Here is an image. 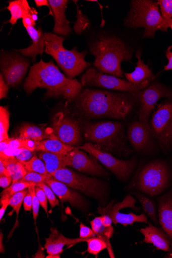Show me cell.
Masks as SVG:
<instances>
[{
	"label": "cell",
	"instance_id": "1",
	"mask_svg": "<svg viewBox=\"0 0 172 258\" xmlns=\"http://www.w3.org/2000/svg\"><path fill=\"white\" fill-rule=\"evenodd\" d=\"M133 93L86 88L75 100L76 107L85 119L110 118L123 120L134 106Z\"/></svg>",
	"mask_w": 172,
	"mask_h": 258
},
{
	"label": "cell",
	"instance_id": "2",
	"mask_svg": "<svg viewBox=\"0 0 172 258\" xmlns=\"http://www.w3.org/2000/svg\"><path fill=\"white\" fill-rule=\"evenodd\" d=\"M83 86L76 79H70L63 75L53 60L42 59L31 67L23 89L30 95L36 89L46 90L45 98H60L71 101L80 95Z\"/></svg>",
	"mask_w": 172,
	"mask_h": 258
},
{
	"label": "cell",
	"instance_id": "3",
	"mask_svg": "<svg viewBox=\"0 0 172 258\" xmlns=\"http://www.w3.org/2000/svg\"><path fill=\"white\" fill-rule=\"evenodd\" d=\"M89 50L95 57L93 66L103 74L122 79L125 77L122 62H132V52L124 41L116 37L100 36L89 44Z\"/></svg>",
	"mask_w": 172,
	"mask_h": 258
},
{
	"label": "cell",
	"instance_id": "4",
	"mask_svg": "<svg viewBox=\"0 0 172 258\" xmlns=\"http://www.w3.org/2000/svg\"><path fill=\"white\" fill-rule=\"evenodd\" d=\"M82 134L88 142L106 152H117L128 156L132 150L127 144L124 125L119 122H81Z\"/></svg>",
	"mask_w": 172,
	"mask_h": 258
},
{
	"label": "cell",
	"instance_id": "5",
	"mask_svg": "<svg viewBox=\"0 0 172 258\" xmlns=\"http://www.w3.org/2000/svg\"><path fill=\"white\" fill-rule=\"evenodd\" d=\"M125 25L131 29L144 28V38H153L157 31L166 32L168 29L158 3L150 0L132 1Z\"/></svg>",
	"mask_w": 172,
	"mask_h": 258
},
{
	"label": "cell",
	"instance_id": "6",
	"mask_svg": "<svg viewBox=\"0 0 172 258\" xmlns=\"http://www.w3.org/2000/svg\"><path fill=\"white\" fill-rule=\"evenodd\" d=\"M66 38L51 33L46 32V41L44 53L51 55L62 69L65 76L75 79L91 65L85 58L86 51L80 52L76 46L68 50L65 48L63 42Z\"/></svg>",
	"mask_w": 172,
	"mask_h": 258
},
{
	"label": "cell",
	"instance_id": "7",
	"mask_svg": "<svg viewBox=\"0 0 172 258\" xmlns=\"http://www.w3.org/2000/svg\"><path fill=\"white\" fill-rule=\"evenodd\" d=\"M172 171L168 163L156 159L147 163L132 182L134 188L152 197L162 194L171 184Z\"/></svg>",
	"mask_w": 172,
	"mask_h": 258
},
{
	"label": "cell",
	"instance_id": "8",
	"mask_svg": "<svg viewBox=\"0 0 172 258\" xmlns=\"http://www.w3.org/2000/svg\"><path fill=\"white\" fill-rule=\"evenodd\" d=\"M51 175L71 188L87 196L100 202H103L105 199L107 186L106 183L100 179L89 177L67 167L57 171Z\"/></svg>",
	"mask_w": 172,
	"mask_h": 258
},
{
	"label": "cell",
	"instance_id": "9",
	"mask_svg": "<svg viewBox=\"0 0 172 258\" xmlns=\"http://www.w3.org/2000/svg\"><path fill=\"white\" fill-rule=\"evenodd\" d=\"M77 148L94 157L122 181L129 180L137 166V161L135 157L127 160H121L90 143Z\"/></svg>",
	"mask_w": 172,
	"mask_h": 258
},
{
	"label": "cell",
	"instance_id": "10",
	"mask_svg": "<svg viewBox=\"0 0 172 258\" xmlns=\"http://www.w3.org/2000/svg\"><path fill=\"white\" fill-rule=\"evenodd\" d=\"M153 135L161 149H172V99L157 105L150 122Z\"/></svg>",
	"mask_w": 172,
	"mask_h": 258
},
{
	"label": "cell",
	"instance_id": "11",
	"mask_svg": "<svg viewBox=\"0 0 172 258\" xmlns=\"http://www.w3.org/2000/svg\"><path fill=\"white\" fill-rule=\"evenodd\" d=\"M50 134L51 139L73 147L81 146L83 142L81 122L63 112H59L54 116Z\"/></svg>",
	"mask_w": 172,
	"mask_h": 258
},
{
	"label": "cell",
	"instance_id": "12",
	"mask_svg": "<svg viewBox=\"0 0 172 258\" xmlns=\"http://www.w3.org/2000/svg\"><path fill=\"white\" fill-rule=\"evenodd\" d=\"M81 83L83 87L90 86L126 93H137L145 89L128 81L103 74L95 68H89L82 75Z\"/></svg>",
	"mask_w": 172,
	"mask_h": 258
},
{
	"label": "cell",
	"instance_id": "13",
	"mask_svg": "<svg viewBox=\"0 0 172 258\" xmlns=\"http://www.w3.org/2000/svg\"><path fill=\"white\" fill-rule=\"evenodd\" d=\"M30 61L22 54L2 51L0 57L2 74L9 87H15L26 76Z\"/></svg>",
	"mask_w": 172,
	"mask_h": 258
},
{
	"label": "cell",
	"instance_id": "14",
	"mask_svg": "<svg viewBox=\"0 0 172 258\" xmlns=\"http://www.w3.org/2000/svg\"><path fill=\"white\" fill-rule=\"evenodd\" d=\"M136 94L140 102L139 121L144 123L149 122L150 115L160 99H172V90L157 82L153 83Z\"/></svg>",
	"mask_w": 172,
	"mask_h": 258
},
{
	"label": "cell",
	"instance_id": "15",
	"mask_svg": "<svg viewBox=\"0 0 172 258\" xmlns=\"http://www.w3.org/2000/svg\"><path fill=\"white\" fill-rule=\"evenodd\" d=\"M67 167L94 176L106 177L108 176L99 161L77 147L67 155Z\"/></svg>",
	"mask_w": 172,
	"mask_h": 258
},
{
	"label": "cell",
	"instance_id": "16",
	"mask_svg": "<svg viewBox=\"0 0 172 258\" xmlns=\"http://www.w3.org/2000/svg\"><path fill=\"white\" fill-rule=\"evenodd\" d=\"M128 139L134 149L140 153L149 151L155 139L150 123L131 122L128 127Z\"/></svg>",
	"mask_w": 172,
	"mask_h": 258
},
{
	"label": "cell",
	"instance_id": "17",
	"mask_svg": "<svg viewBox=\"0 0 172 258\" xmlns=\"http://www.w3.org/2000/svg\"><path fill=\"white\" fill-rule=\"evenodd\" d=\"M44 182L51 187L62 202H69L72 207L82 211L87 209L88 203L82 195L51 175Z\"/></svg>",
	"mask_w": 172,
	"mask_h": 258
},
{
	"label": "cell",
	"instance_id": "18",
	"mask_svg": "<svg viewBox=\"0 0 172 258\" xmlns=\"http://www.w3.org/2000/svg\"><path fill=\"white\" fill-rule=\"evenodd\" d=\"M54 18V34L67 37L72 32L70 26L71 22L66 16V11L68 1L67 0H48Z\"/></svg>",
	"mask_w": 172,
	"mask_h": 258
},
{
	"label": "cell",
	"instance_id": "19",
	"mask_svg": "<svg viewBox=\"0 0 172 258\" xmlns=\"http://www.w3.org/2000/svg\"><path fill=\"white\" fill-rule=\"evenodd\" d=\"M26 30L32 40V43L27 48L16 50L24 56L30 57L36 60L38 55H42L45 52L46 41V32L43 33L41 28L36 29L34 26L29 27Z\"/></svg>",
	"mask_w": 172,
	"mask_h": 258
},
{
	"label": "cell",
	"instance_id": "20",
	"mask_svg": "<svg viewBox=\"0 0 172 258\" xmlns=\"http://www.w3.org/2000/svg\"><path fill=\"white\" fill-rule=\"evenodd\" d=\"M48 237L45 239L44 248L48 254H59L63 252L66 245H75L77 243L87 242L88 239L81 238L70 239L65 237L56 228L52 227Z\"/></svg>",
	"mask_w": 172,
	"mask_h": 258
},
{
	"label": "cell",
	"instance_id": "21",
	"mask_svg": "<svg viewBox=\"0 0 172 258\" xmlns=\"http://www.w3.org/2000/svg\"><path fill=\"white\" fill-rule=\"evenodd\" d=\"M159 223L172 243V187L158 200Z\"/></svg>",
	"mask_w": 172,
	"mask_h": 258
},
{
	"label": "cell",
	"instance_id": "22",
	"mask_svg": "<svg viewBox=\"0 0 172 258\" xmlns=\"http://www.w3.org/2000/svg\"><path fill=\"white\" fill-rule=\"evenodd\" d=\"M141 50H138L136 54L138 62L134 71L131 73H124V75L129 82L146 88L155 78V76L149 66L144 63L141 59Z\"/></svg>",
	"mask_w": 172,
	"mask_h": 258
},
{
	"label": "cell",
	"instance_id": "23",
	"mask_svg": "<svg viewBox=\"0 0 172 258\" xmlns=\"http://www.w3.org/2000/svg\"><path fill=\"white\" fill-rule=\"evenodd\" d=\"M140 232L144 237V242L152 244L158 250L170 251V241L163 229L149 223L148 226L141 228Z\"/></svg>",
	"mask_w": 172,
	"mask_h": 258
},
{
	"label": "cell",
	"instance_id": "24",
	"mask_svg": "<svg viewBox=\"0 0 172 258\" xmlns=\"http://www.w3.org/2000/svg\"><path fill=\"white\" fill-rule=\"evenodd\" d=\"M76 148L64 144L60 141L53 139L43 140L40 142L35 143V151H36L63 155H68Z\"/></svg>",
	"mask_w": 172,
	"mask_h": 258
},
{
	"label": "cell",
	"instance_id": "25",
	"mask_svg": "<svg viewBox=\"0 0 172 258\" xmlns=\"http://www.w3.org/2000/svg\"><path fill=\"white\" fill-rule=\"evenodd\" d=\"M38 156L44 162L49 174L52 175L57 171L67 167V155L40 152Z\"/></svg>",
	"mask_w": 172,
	"mask_h": 258
},
{
	"label": "cell",
	"instance_id": "26",
	"mask_svg": "<svg viewBox=\"0 0 172 258\" xmlns=\"http://www.w3.org/2000/svg\"><path fill=\"white\" fill-rule=\"evenodd\" d=\"M0 161H2L9 171L13 179V183L21 180L27 173L23 164L15 156H8L0 154Z\"/></svg>",
	"mask_w": 172,
	"mask_h": 258
},
{
	"label": "cell",
	"instance_id": "27",
	"mask_svg": "<svg viewBox=\"0 0 172 258\" xmlns=\"http://www.w3.org/2000/svg\"><path fill=\"white\" fill-rule=\"evenodd\" d=\"M92 230L96 234V236L104 240L107 244V249L110 257H115L110 239L112 237L114 229L112 225L106 226L104 225L102 219L98 218L94 219L91 223Z\"/></svg>",
	"mask_w": 172,
	"mask_h": 258
},
{
	"label": "cell",
	"instance_id": "28",
	"mask_svg": "<svg viewBox=\"0 0 172 258\" xmlns=\"http://www.w3.org/2000/svg\"><path fill=\"white\" fill-rule=\"evenodd\" d=\"M11 13V17L7 23H10L13 26L20 19L27 16L31 12L32 8L27 0H15L10 2L6 8Z\"/></svg>",
	"mask_w": 172,
	"mask_h": 258
},
{
	"label": "cell",
	"instance_id": "29",
	"mask_svg": "<svg viewBox=\"0 0 172 258\" xmlns=\"http://www.w3.org/2000/svg\"><path fill=\"white\" fill-rule=\"evenodd\" d=\"M114 201H112L106 207H99L98 208L97 213L102 215H107L109 217L111 215L116 213L122 209L131 208L135 210L140 209L136 207L135 204L136 200L131 196H127L121 202L118 203L113 206Z\"/></svg>",
	"mask_w": 172,
	"mask_h": 258
},
{
	"label": "cell",
	"instance_id": "30",
	"mask_svg": "<svg viewBox=\"0 0 172 258\" xmlns=\"http://www.w3.org/2000/svg\"><path fill=\"white\" fill-rule=\"evenodd\" d=\"M19 138L31 139L35 143L51 139L50 133H47L39 127L29 124H24L20 128Z\"/></svg>",
	"mask_w": 172,
	"mask_h": 258
},
{
	"label": "cell",
	"instance_id": "31",
	"mask_svg": "<svg viewBox=\"0 0 172 258\" xmlns=\"http://www.w3.org/2000/svg\"><path fill=\"white\" fill-rule=\"evenodd\" d=\"M109 217L115 225L120 224L126 227L128 225H132L135 222L148 223L146 216L143 214L137 215L133 213L125 214L118 212L111 215Z\"/></svg>",
	"mask_w": 172,
	"mask_h": 258
},
{
	"label": "cell",
	"instance_id": "32",
	"mask_svg": "<svg viewBox=\"0 0 172 258\" xmlns=\"http://www.w3.org/2000/svg\"><path fill=\"white\" fill-rule=\"evenodd\" d=\"M135 195L140 203L146 214L149 217L155 224L158 225L159 221L156 206L154 201L140 193L137 192Z\"/></svg>",
	"mask_w": 172,
	"mask_h": 258
},
{
	"label": "cell",
	"instance_id": "33",
	"mask_svg": "<svg viewBox=\"0 0 172 258\" xmlns=\"http://www.w3.org/2000/svg\"><path fill=\"white\" fill-rule=\"evenodd\" d=\"M10 113L8 106L0 107V142L9 138Z\"/></svg>",
	"mask_w": 172,
	"mask_h": 258
},
{
	"label": "cell",
	"instance_id": "34",
	"mask_svg": "<svg viewBox=\"0 0 172 258\" xmlns=\"http://www.w3.org/2000/svg\"><path fill=\"white\" fill-rule=\"evenodd\" d=\"M32 185H37V184L34 182L21 181L13 183L2 192L1 200H0L10 199L15 194L29 188L30 186Z\"/></svg>",
	"mask_w": 172,
	"mask_h": 258
},
{
	"label": "cell",
	"instance_id": "35",
	"mask_svg": "<svg viewBox=\"0 0 172 258\" xmlns=\"http://www.w3.org/2000/svg\"><path fill=\"white\" fill-rule=\"evenodd\" d=\"M21 162L27 172H36L44 175L48 174L44 162L35 155L30 160Z\"/></svg>",
	"mask_w": 172,
	"mask_h": 258
},
{
	"label": "cell",
	"instance_id": "36",
	"mask_svg": "<svg viewBox=\"0 0 172 258\" xmlns=\"http://www.w3.org/2000/svg\"><path fill=\"white\" fill-rule=\"evenodd\" d=\"M77 6V21L75 22L73 29L78 35H81L86 30L89 28L90 26V21L88 17L82 13L81 10L77 4V1H74Z\"/></svg>",
	"mask_w": 172,
	"mask_h": 258
},
{
	"label": "cell",
	"instance_id": "37",
	"mask_svg": "<svg viewBox=\"0 0 172 258\" xmlns=\"http://www.w3.org/2000/svg\"><path fill=\"white\" fill-rule=\"evenodd\" d=\"M87 251L89 253L97 256L102 250L107 248V244L103 239L94 237L88 239Z\"/></svg>",
	"mask_w": 172,
	"mask_h": 258
},
{
	"label": "cell",
	"instance_id": "38",
	"mask_svg": "<svg viewBox=\"0 0 172 258\" xmlns=\"http://www.w3.org/2000/svg\"><path fill=\"white\" fill-rule=\"evenodd\" d=\"M9 149H27L31 151H35V143L34 141L23 138H13Z\"/></svg>",
	"mask_w": 172,
	"mask_h": 258
},
{
	"label": "cell",
	"instance_id": "39",
	"mask_svg": "<svg viewBox=\"0 0 172 258\" xmlns=\"http://www.w3.org/2000/svg\"><path fill=\"white\" fill-rule=\"evenodd\" d=\"M28 192L29 189H26L15 194L10 199V206L15 211L17 214V220L24 198Z\"/></svg>",
	"mask_w": 172,
	"mask_h": 258
},
{
	"label": "cell",
	"instance_id": "40",
	"mask_svg": "<svg viewBox=\"0 0 172 258\" xmlns=\"http://www.w3.org/2000/svg\"><path fill=\"white\" fill-rule=\"evenodd\" d=\"M37 185L40 187L44 191L47 198L49 204H50L52 208H54L56 206L60 205V201L57 199L56 195L46 183L41 182L37 184Z\"/></svg>",
	"mask_w": 172,
	"mask_h": 258
},
{
	"label": "cell",
	"instance_id": "41",
	"mask_svg": "<svg viewBox=\"0 0 172 258\" xmlns=\"http://www.w3.org/2000/svg\"><path fill=\"white\" fill-rule=\"evenodd\" d=\"M51 175V174H42L36 172H27V173L24 177L20 180L23 182H31L36 184L44 182L45 180Z\"/></svg>",
	"mask_w": 172,
	"mask_h": 258
},
{
	"label": "cell",
	"instance_id": "42",
	"mask_svg": "<svg viewBox=\"0 0 172 258\" xmlns=\"http://www.w3.org/2000/svg\"><path fill=\"white\" fill-rule=\"evenodd\" d=\"M164 19L172 18V0H159L157 2Z\"/></svg>",
	"mask_w": 172,
	"mask_h": 258
},
{
	"label": "cell",
	"instance_id": "43",
	"mask_svg": "<svg viewBox=\"0 0 172 258\" xmlns=\"http://www.w3.org/2000/svg\"><path fill=\"white\" fill-rule=\"evenodd\" d=\"M36 185H32L29 187V191L31 192L32 197V212L33 217L35 221L37 219L39 214V209L40 203L36 197L35 193V186Z\"/></svg>",
	"mask_w": 172,
	"mask_h": 258
},
{
	"label": "cell",
	"instance_id": "44",
	"mask_svg": "<svg viewBox=\"0 0 172 258\" xmlns=\"http://www.w3.org/2000/svg\"><path fill=\"white\" fill-rule=\"evenodd\" d=\"M38 13L36 10L32 8L30 13L25 17L22 19L23 25L25 28L29 27L34 26L36 25V22L38 20Z\"/></svg>",
	"mask_w": 172,
	"mask_h": 258
},
{
	"label": "cell",
	"instance_id": "45",
	"mask_svg": "<svg viewBox=\"0 0 172 258\" xmlns=\"http://www.w3.org/2000/svg\"><path fill=\"white\" fill-rule=\"evenodd\" d=\"M35 193L36 197L39 202L40 206L45 211V212L47 214V198L43 190L40 187L36 185L35 186Z\"/></svg>",
	"mask_w": 172,
	"mask_h": 258
},
{
	"label": "cell",
	"instance_id": "46",
	"mask_svg": "<svg viewBox=\"0 0 172 258\" xmlns=\"http://www.w3.org/2000/svg\"><path fill=\"white\" fill-rule=\"evenodd\" d=\"M80 238L82 239H89L94 237L96 234L92 230L83 223H81L80 226Z\"/></svg>",
	"mask_w": 172,
	"mask_h": 258
},
{
	"label": "cell",
	"instance_id": "47",
	"mask_svg": "<svg viewBox=\"0 0 172 258\" xmlns=\"http://www.w3.org/2000/svg\"><path fill=\"white\" fill-rule=\"evenodd\" d=\"M34 154V151L21 149V152L15 157L21 162H26L32 159L35 156Z\"/></svg>",
	"mask_w": 172,
	"mask_h": 258
},
{
	"label": "cell",
	"instance_id": "48",
	"mask_svg": "<svg viewBox=\"0 0 172 258\" xmlns=\"http://www.w3.org/2000/svg\"><path fill=\"white\" fill-rule=\"evenodd\" d=\"M9 86L7 84L4 76L0 74V99H3L8 97Z\"/></svg>",
	"mask_w": 172,
	"mask_h": 258
},
{
	"label": "cell",
	"instance_id": "49",
	"mask_svg": "<svg viewBox=\"0 0 172 258\" xmlns=\"http://www.w3.org/2000/svg\"><path fill=\"white\" fill-rule=\"evenodd\" d=\"M23 207L24 209L26 211L31 212L32 209V197L29 191L25 198H24L23 201Z\"/></svg>",
	"mask_w": 172,
	"mask_h": 258
},
{
	"label": "cell",
	"instance_id": "50",
	"mask_svg": "<svg viewBox=\"0 0 172 258\" xmlns=\"http://www.w3.org/2000/svg\"><path fill=\"white\" fill-rule=\"evenodd\" d=\"M13 183V179L11 176L0 175V186L4 189L7 188Z\"/></svg>",
	"mask_w": 172,
	"mask_h": 258
},
{
	"label": "cell",
	"instance_id": "51",
	"mask_svg": "<svg viewBox=\"0 0 172 258\" xmlns=\"http://www.w3.org/2000/svg\"><path fill=\"white\" fill-rule=\"evenodd\" d=\"M172 49V45L168 47L165 52V56L168 60V64L164 67L163 71L172 70V52L170 50Z\"/></svg>",
	"mask_w": 172,
	"mask_h": 258
},
{
	"label": "cell",
	"instance_id": "52",
	"mask_svg": "<svg viewBox=\"0 0 172 258\" xmlns=\"http://www.w3.org/2000/svg\"><path fill=\"white\" fill-rule=\"evenodd\" d=\"M0 203H1L2 206L1 209H0V219L2 220L6 213V211L8 206L10 205V199L0 200Z\"/></svg>",
	"mask_w": 172,
	"mask_h": 258
},
{
	"label": "cell",
	"instance_id": "53",
	"mask_svg": "<svg viewBox=\"0 0 172 258\" xmlns=\"http://www.w3.org/2000/svg\"><path fill=\"white\" fill-rule=\"evenodd\" d=\"M37 7H40L46 6L49 8L50 10V12H49V15H52L53 16V13L51 10V7L50 5H49L48 2L47 0H35L34 1Z\"/></svg>",
	"mask_w": 172,
	"mask_h": 258
},
{
	"label": "cell",
	"instance_id": "54",
	"mask_svg": "<svg viewBox=\"0 0 172 258\" xmlns=\"http://www.w3.org/2000/svg\"><path fill=\"white\" fill-rule=\"evenodd\" d=\"M13 139V138H9L1 142L0 144V151L1 152H4L9 148L10 144Z\"/></svg>",
	"mask_w": 172,
	"mask_h": 258
},
{
	"label": "cell",
	"instance_id": "55",
	"mask_svg": "<svg viewBox=\"0 0 172 258\" xmlns=\"http://www.w3.org/2000/svg\"><path fill=\"white\" fill-rule=\"evenodd\" d=\"M0 175L11 176V174L2 161H0Z\"/></svg>",
	"mask_w": 172,
	"mask_h": 258
},
{
	"label": "cell",
	"instance_id": "56",
	"mask_svg": "<svg viewBox=\"0 0 172 258\" xmlns=\"http://www.w3.org/2000/svg\"><path fill=\"white\" fill-rule=\"evenodd\" d=\"M33 257H45L43 252L41 249H39L36 254L33 256Z\"/></svg>",
	"mask_w": 172,
	"mask_h": 258
},
{
	"label": "cell",
	"instance_id": "57",
	"mask_svg": "<svg viewBox=\"0 0 172 258\" xmlns=\"http://www.w3.org/2000/svg\"><path fill=\"white\" fill-rule=\"evenodd\" d=\"M166 27L170 28L172 31V18L165 19Z\"/></svg>",
	"mask_w": 172,
	"mask_h": 258
},
{
	"label": "cell",
	"instance_id": "58",
	"mask_svg": "<svg viewBox=\"0 0 172 258\" xmlns=\"http://www.w3.org/2000/svg\"><path fill=\"white\" fill-rule=\"evenodd\" d=\"M3 233L1 232V246H0V251H1L2 253H4L5 252V247L3 244Z\"/></svg>",
	"mask_w": 172,
	"mask_h": 258
},
{
	"label": "cell",
	"instance_id": "59",
	"mask_svg": "<svg viewBox=\"0 0 172 258\" xmlns=\"http://www.w3.org/2000/svg\"><path fill=\"white\" fill-rule=\"evenodd\" d=\"M61 254H48L45 257L46 258H60Z\"/></svg>",
	"mask_w": 172,
	"mask_h": 258
},
{
	"label": "cell",
	"instance_id": "60",
	"mask_svg": "<svg viewBox=\"0 0 172 258\" xmlns=\"http://www.w3.org/2000/svg\"><path fill=\"white\" fill-rule=\"evenodd\" d=\"M164 257L172 258V250L171 252L168 253Z\"/></svg>",
	"mask_w": 172,
	"mask_h": 258
}]
</instances>
